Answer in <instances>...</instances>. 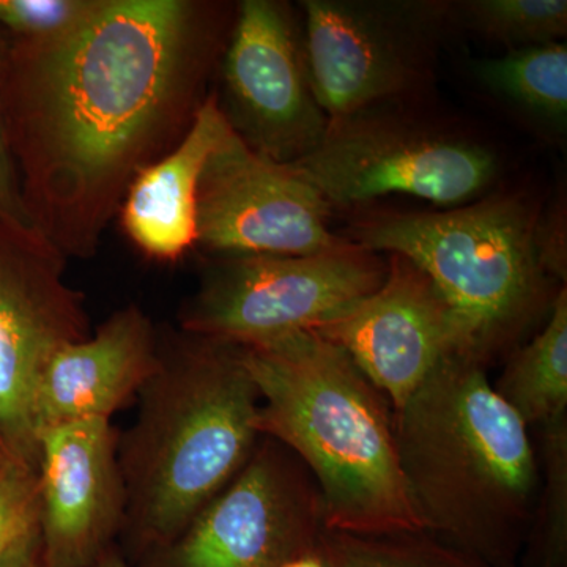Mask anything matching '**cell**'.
Masks as SVG:
<instances>
[{"label": "cell", "mask_w": 567, "mask_h": 567, "mask_svg": "<svg viewBox=\"0 0 567 567\" xmlns=\"http://www.w3.org/2000/svg\"><path fill=\"white\" fill-rule=\"evenodd\" d=\"M111 420L74 421L39 435V539L47 567H95L117 546L126 495Z\"/></svg>", "instance_id": "4fadbf2b"}, {"label": "cell", "mask_w": 567, "mask_h": 567, "mask_svg": "<svg viewBox=\"0 0 567 567\" xmlns=\"http://www.w3.org/2000/svg\"><path fill=\"white\" fill-rule=\"evenodd\" d=\"M102 0H0V32L10 41L47 43L76 31Z\"/></svg>", "instance_id": "7402d4cb"}, {"label": "cell", "mask_w": 567, "mask_h": 567, "mask_svg": "<svg viewBox=\"0 0 567 567\" xmlns=\"http://www.w3.org/2000/svg\"><path fill=\"white\" fill-rule=\"evenodd\" d=\"M229 128L218 96H207L182 140L130 183L118 218L142 256L173 264L196 248L200 177Z\"/></svg>", "instance_id": "2e32d148"}, {"label": "cell", "mask_w": 567, "mask_h": 567, "mask_svg": "<svg viewBox=\"0 0 567 567\" xmlns=\"http://www.w3.org/2000/svg\"><path fill=\"white\" fill-rule=\"evenodd\" d=\"M462 21L488 40L516 48L566 35V0H475L458 6Z\"/></svg>", "instance_id": "44dd1931"}, {"label": "cell", "mask_w": 567, "mask_h": 567, "mask_svg": "<svg viewBox=\"0 0 567 567\" xmlns=\"http://www.w3.org/2000/svg\"><path fill=\"white\" fill-rule=\"evenodd\" d=\"M159 333L136 305L112 312L95 333L62 346L41 371L37 434L74 421L111 420L136 402L158 363Z\"/></svg>", "instance_id": "9a60e30c"}, {"label": "cell", "mask_w": 567, "mask_h": 567, "mask_svg": "<svg viewBox=\"0 0 567 567\" xmlns=\"http://www.w3.org/2000/svg\"><path fill=\"white\" fill-rule=\"evenodd\" d=\"M227 121L260 155L292 164L328 132L306 69L303 39L286 3L245 0L223 62Z\"/></svg>", "instance_id": "8fae6325"}, {"label": "cell", "mask_w": 567, "mask_h": 567, "mask_svg": "<svg viewBox=\"0 0 567 567\" xmlns=\"http://www.w3.org/2000/svg\"><path fill=\"white\" fill-rule=\"evenodd\" d=\"M196 0H102L76 31L9 40L11 151L37 233L89 259L130 183L199 110L218 24Z\"/></svg>", "instance_id": "6da1fadb"}, {"label": "cell", "mask_w": 567, "mask_h": 567, "mask_svg": "<svg viewBox=\"0 0 567 567\" xmlns=\"http://www.w3.org/2000/svg\"><path fill=\"white\" fill-rule=\"evenodd\" d=\"M539 431V496L520 566L567 567V416Z\"/></svg>", "instance_id": "ffe728a7"}, {"label": "cell", "mask_w": 567, "mask_h": 567, "mask_svg": "<svg viewBox=\"0 0 567 567\" xmlns=\"http://www.w3.org/2000/svg\"><path fill=\"white\" fill-rule=\"evenodd\" d=\"M303 51L328 126L405 95L421 58L398 21L361 3L306 0Z\"/></svg>", "instance_id": "5bb4252c"}, {"label": "cell", "mask_w": 567, "mask_h": 567, "mask_svg": "<svg viewBox=\"0 0 567 567\" xmlns=\"http://www.w3.org/2000/svg\"><path fill=\"white\" fill-rule=\"evenodd\" d=\"M289 166L331 208L391 194L465 204L498 173L494 153L476 142L371 111L328 126L315 151Z\"/></svg>", "instance_id": "52a82bcc"}, {"label": "cell", "mask_w": 567, "mask_h": 567, "mask_svg": "<svg viewBox=\"0 0 567 567\" xmlns=\"http://www.w3.org/2000/svg\"><path fill=\"white\" fill-rule=\"evenodd\" d=\"M487 87L532 111L565 125L567 117V47L561 41L516 48L502 58L477 63Z\"/></svg>", "instance_id": "ac0fdd59"}, {"label": "cell", "mask_w": 567, "mask_h": 567, "mask_svg": "<svg viewBox=\"0 0 567 567\" xmlns=\"http://www.w3.org/2000/svg\"><path fill=\"white\" fill-rule=\"evenodd\" d=\"M496 394L528 429L567 416V290L563 286L540 330L509 354Z\"/></svg>", "instance_id": "e0dca14e"}, {"label": "cell", "mask_w": 567, "mask_h": 567, "mask_svg": "<svg viewBox=\"0 0 567 567\" xmlns=\"http://www.w3.org/2000/svg\"><path fill=\"white\" fill-rule=\"evenodd\" d=\"M315 331L349 354L393 412L436 365L454 354L466 357L445 298L420 267L398 254H390L385 281L374 293Z\"/></svg>", "instance_id": "7c38bea8"}, {"label": "cell", "mask_w": 567, "mask_h": 567, "mask_svg": "<svg viewBox=\"0 0 567 567\" xmlns=\"http://www.w3.org/2000/svg\"><path fill=\"white\" fill-rule=\"evenodd\" d=\"M331 207L289 164L260 155L233 128L205 164L197 246L213 256H309L349 240L328 227Z\"/></svg>", "instance_id": "30bf717a"}, {"label": "cell", "mask_w": 567, "mask_h": 567, "mask_svg": "<svg viewBox=\"0 0 567 567\" xmlns=\"http://www.w3.org/2000/svg\"><path fill=\"white\" fill-rule=\"evenodd\" d=\"M0 567H47L41 557L39 532L25 537L0 557Z\"/></svg>", "instance_id": "d4e9b609"}, {"label": "cell", "mask_w": 567, "mask_h": 567, "mask_svg": "<svg viewBox=\"0 0 567 567\" xmlns=\"http://www.w3.org/2000/svg\"><path fill=\"white\" fill-rule=\"evenodd\" d=\"M37 473L0 468V557L39 532Z\"/></svg>", "instance_id": "603a6c76"}, {"label": "cell", "mask_w": 567, "mask_h": 567, "mask_svg": "<svg viewBox=\"0 0 567 567\" xmlns=\"http://www.w3.org/2000/svg\"><path fill=\"white\" fill-rule=\"evenodd\" d=\"M95 567H132L130 563L126 561V558L123 557L121 548L118 546H114L100 558V561L96 563Z\"/></svg>", "instance_id": "4316f807"}, {"label": "cell", "mask_w": 567, "mask_h": 567, "mask_svg": "<svg viewBox=\"0 0 567 567\" xmlns=\"http://www.w3.org/2000/svg\"><path fill=\"white\" fill-rule=\"evenodd\" d=\"M240 349L260 395L259 434L315 477L324 528L425 532L399 464L393 406L341 347L297 331Z\"/></svg>", "instance_id": "277c9868"}, {"label": "cell", "mask_w": 567, "mask_h": 567, "mask_svg": "<svg viewBox=\"0 0 567 567\" xmlns=\"http://www.w3.org/2000/svg\"><path fill=\"white\" fill-rule=\"evenodd\" d=\"M539 567H551V566H539Z\"/></svg>", "instance_id": "83f0119b"}, {"label": "cell", "mask_w": 567, "mask_h": 567, "mask_svg": "<svg viewBox=\"0 0 567 567\" xmlns=\"http://www.w3.org/2000/svg\"><path fill=\"white\" fill-rule=\"evenodd\" d=\"M324 529L315 477L292 451L260 436L238 475L164 547L132 567H279Z\"/></svg>", "instance_id": "9c48e42d"}, {"label": "cell", "mask_w": 567, "mask_h": 567, "mask_svg": "<svg viewBox=\"0 0 567 567\" xmlns=\"http://www.w3.org/2000/svg\"><path fill=\"white\" fill-rule=\"evenodd\" d=\"M536 233L528 205L507 194L446 212L377 213L354 224L350 241L420 267L450 306L466 357L488 368L546 319L557 295Z\"/></svg>", "instance_id": "5b68a950"}, {"label": "cell", "mask_w": 567, "mask_h": 567, "mask_svg": "<svg viewBox=\"0 0 567 567\" xmlns=\"http://www.w3.org/2000/svg\"><path fill=\"white\" fill-rule=\"evenodd\" d=\"M279 567H330L328 566L327 559H324L322 551H320L319 544L311 550L303 551V554L297 555V557L287 559Z\"/></svg>", "instance_id": "484cf974"}, {"label": "cell", "mask_w": 567, "mask_h": 567, "mask_svg": "<svg viewBox=\"0 0 567 567\" xmlns=\"http://www.w3.org/2000/svg\"><path fill=\"white\" fill-rule=\"evenodd\" d=\"M406 491L425 533L491 567H520L539 458L487 368L454 354L393 412Z\"/></svg>", "instance_id": "7a4b0ae2"}, {"label": "cell", "mask_w": 567, "mask_h": 567, "mask_svg": "<svg viewBox=\"0 0 567 567\" xmlns=\"http://www.w3.org/2000/svg\"><path fill=\"white\" fill-rule=\"evenodd\" d=\"M66 259L40 234L0 219V468L39 475L35 395L62 346L89 334L84 295Z\"/></svg>", "instance_id": "ba28073f"}, {"label": "cell", "mask_w": 567, "mask_h": 567, "mask_svg": "<svg viewBox=\"0 0 567 567\" xmlns=\"http://www.w3.org/2000/svg\"><path fill=\"white\" fill-rule=\"evenodd\" d=\"M7 54H9V39L0 32V219L20 229L37 233L25 205L20 174L11 151L6 107Z\"/></svg>", "instance_id": "cb8c5ba5"}, {"label": "cell", "mask_w": 567, "mask_h": 567, "mask_svg": "<svg viewBox=\"0 0 567 567\" xmlns=\"http://www.w3.org/2000/svg\"><path fill=\"white\" fill-rule=\"evenodd\" d=\"M388 274L382 254L349 244L309 256H215L178 312V330L264 344L341 319Z\"/></svg>", "instance_id": "8992f818"}, {"label": "cell", "mask_w": 567, "mask_h": 567, "mask_svg": "<svg viewBox=\"0 0 567 567\" xmlns=\"http://www.w3.org/2000/svg\"><path fill=\"white\" fill-rule=\"evenodd\" d=\"M319 547L330 567H491L425 532L354 535L324 528Z\"/></svg>", "instance_id": "d6986e66"}, {"label": "cell", "mask_w": 567, "mask_h": 567, "mask_svg": "<svg viewBox=\"0 0 567 567\" xmlns=\"http://www.w3.org/2000/svg\"><path fill=\"white\" fill-rule=\"evenodd\" d=\"M118 434L126 509L117 546L133 566L188 527L252 456L260 395L240 346L159 333L158 363Z\"/></svg>", "instance_id": "3957f363"}]
</instances>
